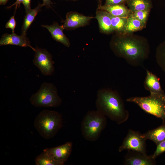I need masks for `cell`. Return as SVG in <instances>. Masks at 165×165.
<instances>
[{"label": "cell", "mask_w": 165, "mask_h": 165, "mask_svg": "<svg viewBox=\"0 0 165 165\" xmlns=\"http://www.w3.org/2000/svg\"><path fill=\"white\" fill-rule=\"evenodd\" d=\"M96 106L97 111L118 124L124 122L129 117V112L119 94L108 88L97 91Z\"/></svg>", "instance_id": "cell-1"}, {"label": "cell", "mask_w": 165, "mask_h": 165, "mask_svg": "<svg viewBox=\"0 0 165 165\" xmlns=\"http://www.w3.org/2000/svg\"><path fill=\"white\" fill-rule=\"evenodd\" d=\"M113 47L119 56L125 58L132 66H142L143 61L147 56V50L145 46L134 40H118L114 43Z\"/></svg>", "instance_id": "cell-2"}, {"label": "cell", "mask_w": 165, "mask_h": 165, "mask_svg": "<svg viewBox=\"0 0 165 165\" xmlns=\"http://www.w3.org/2000/svg\"><path fill=\"white\" fill-rule=\"evenodd\" d=\"M62 123V116L59 113L44 110L36 117L34 126L41 136L48 139L55 135L61 128Z\"/></svg>", "instance_id": "cell-3"}, {"label": "cell", "mask_w": 165, "mask_h": 165, "mask_svg": "<svg viewBox=\"0 0 165 165\" xmlns=\"http://www.w3.org/2000/svg\"><path fill=\"white\" fill-rule=\"evenodd\" d=\"M106 124L105 116L97 110L89 111L81 122L82 135L88 141H95L98 139Z\"/></svg>", "instance_id": "cell-4"}, {"label": "cell", "mask_w": 165, "mask_h": 165, "mask_svg": "<svg viewBox=\"0 0 165 165\" xmlns=\"http://www.w3.org/2000/svg\"><path fill=\"white\" fill-rule=\"evenodd\" d=\"M126 101L136 104L146 113L165 121V94H150L147 97H132Z\"/></svg>", "instance_id": "cell-5"}, {"label": "cell", "mask_w": 165, "mask_h": 165, "mask_svg": "<svg viewBox=\"0 0 165 165\" xmlns=\"http://www.w3.org/2000/svg\"><path fill=\"white\" fill-rule=\"evenodd\" d=\"M30 101L36 107H56L60 105L62 100L55 86L51 83L44 82L38 90L31 96Z\"/></svg>", "instance_id": "cell-6"}, {"label": "cell", "mask_w": 165, "mask_h": 165, "mask_svg": "<svg viewBox=\"0 0 165 165\" xmlns=\"http://www.w3.org/2000/svg\"><path fill=\"white\" fill-rule=\"evenodd\" d=\"M146 140L143 134L137 131L129 130L119 147V151L121 152L128 150L146 154Z\"/></svg>", "instance_id": "cell-7"}, {"label": "cell", "mask_w": 165, "mask_h": 165, "mask_svg": "<svg viewBox=\"0 0 165 165\" xmlns=\"http://www.w3.org/2000/svg\"><path fill=\"white\" fill-rule=\"evenodd\" d=\"M33 60L34 64L44 75H51L54 70V61L51 54L46 49L38 47L35 48Z\"/></svg>", "instance_id": "cell-8"}, {"label": "cell", "mask_w": 165, "mask_h": 165, "mask_svg": "<svg viewBox=\"0 0 165 165\" xmlns=\"http://www.w3.org/2000/svg\"><path fill=\"white\" fill-rule=\"evenodd\" d=\"M73 144L71 141L67 142L61 145L43 150L49 153L60 165H64L70 155Z\"/></svg>", "instance_id": "cell-9"}, {"label": "cell", "mask_w": 165, "mask_h": 165, "mask_svg": "<svg viewBox=\"0 0 165 165\" xmlns=\"http://www.w3.org/2000/svg\"><path fill=\"white\" fill-rule=\"evenodd\" d=\"M92 17L86 16L75 12H68L66 15L64 24V29H73L85 26L87 24Z\"/></svg>", "instance_id": "cell-10"}, {"label": "cell", "mask_w": 165, "mask_h": 165, "mask_svg": "<svg viewBox=\"0 0 165 165\" xmlns=\"http://www.w3.org/2000/svg\"><path fill=\"white\" fill-rule=\"evenodd\" d=\"M9 45L23 47H29L34 51L35 50V48L31 46L29 40L26 36L18 35L14 32H12L11 34L5 33L1 37L0 40V46Z\"/></svg>", "instance_id": "cell-11"}, {"label": "cell", "mask_w": 165, "mask_h": 165, "mask_svg": "<svg viewBox=\"0 0 165 165\" xmlns=\"http://www.w3.org/2000/svg\"><path fill=\"white\" fill-rule=\"evenodd\" d=\"M126 157L125 163L128 165H153L155 163V160L146 154L134 151Z\"/></svg>", "instance_id": "cell-12"}, {"label": "cell", "mask_w": 165, "mask_h": 165, "mask_svg": "<svg viewBox=\"0 0 165 165\" xmlns=\"http://www.w3.org/2000/svg\"><path fill=\"white\" fill-rule=\"evenodd\" d=\"M146 90L150 94H164L161 86L159 79L152 72L146 70V76L144 83Z\"/></svg>", "instance_id": "cell-13"}, {"label": "cell", "mask_w": 165, "mask_h": 165, "mask_svg": "<svg viewBox=\"0 0 165 165\" xmlns=\"http://www.w3.org/2000/svg\"><path fill=\"white\" fill-rule=\"evenodd\" d=\"M42 26L48 29L54 40L67 47L70 46L69 40L63 32L64 29L62 25L60 26L57 23L54 22L50 25H43Z\"/></svg>", "instance_id": "cell-14"}, {"label": "cell", "mask_w": 165, "mask_h": 165, "mask_svg": "<svg viewBox=\"0 0 165 165\" xmlns=\"http://www.w3.org/2000/svg\"><path fill=\"white\" fill-rule=\"evenodd\" d=\"M95 18L98 21L100 30L102 32L108 33L113 31L109 13L104 10L97 9Z\"/></svg>", "instance_id": "cell-15"}, {"label": "cell", "mask_w": 165, "mask_h": 165, "mask_svg": "<svg viewBox=\"0 0 165 165\" xmlns=\"http://www.w3.org/2000/svg\"><path fill=\"white\" fill-rule=\"evenodd\" d=\"M97 9L105 11L114 16L128 18L131 10L123 4L106 6L99 5Z\"/></svg>", "instance_id": "cell-16"}, {"label": "cell", "mask_w": 165, "mask_h": 165, "mask_svg": "<svg viewBox=\"0 0 165 165\" xmlns=\"http://www.w3.org/2000/svg\"><path fill=\"white\" fill-rule=\"evenodd\" d=\"M143 135L146 140H150L157 145L165 140V121L160 126L148 131Z\"/></svg>", "instance_id": "cell-17"}, {"label": "cell", "mask_w": 165, "mask_h": 165, "mask_svg": "<svg viewBox=\"0 0 165 165\" xmlns=\"http://www.w3.org/2000/svg\"><path fill=\"white\" fill-rule=\"evenodd\" d=\"M42 7V4L39 3L35 9H31L26 13L22 26L21 35L26 36L28 30L34 20L38 13L40 11Z\"/></svg>", "instance_id": "cell-18"}, {"label": "cell", "mask_w": 165, "mask_h": 165, "mask_svg": "<svg viewBox=\"0 0 165 165\" xmlns=\"http://www.w3.org/2000/svg\"><path fill=\"white\" fill-rule=\"evenodd\" d=\"M126 2L132 12L150 9L152 6L150 0H127Z\"/></svg>", "instance_id": "cell-19"}, {"label": "cell", "mask_w": 165, "mask_h": 165, "mask_svg": "<svg viewBox=\"0 0 165 165\" xmlns=\"http://www.w3.org/2000/svg\"><path fill=\"white\" fill-rule=\"evenodd\" d=\"M36 165H60L49 153L43 150V152L35 159Z\"/></svg>", "instance_id": "cell-20"}, {"label": "cell", "mask_w": 165, "mask_h": 165, "mask_svg": "<svg viewBox=\"0 0 165 165\" xmlns=\"http://www.w3.org/2000/svg\"><path fill=\"white\" fill-rule=\"evenodd\" d=\"M145 24L131 16L127 18L123 31L130 32L140 30L144 27Z\"/></svg>", "instance_id": "cell-21"}, {"label": "cell", "mask_w": 165, "mask_h": 165, "mask_svg": "<svg viewBox=\"0 0 165 165\" xmlns=\"http://www.w3.org/2000/svg\"><path fill=\"white\" fill-rule=\"evenodd\" d=\"M109 13L113 30L117 31H123L127 18L114 16Z\"/></svg>", "instance_id": "cell-22"}, {"label": "cell", "mask_w": 165, "mask_h": 165, "mask_svg": "<svg viewBox=\"0 0 165 165\" xmlns=\"http://www.w3.org/2000/svg\"><path fill=\"white\" fill-rule=\"evenodd\" d=\"M157 61L159 66L165 73V43L161 45L158 49Z\"/></svg>", "instance_id": "cell-23"}, {"label": "cell", "mask_w": 165, "mask_h": 165, "mask_svg": "<svg viewBox=\"0 0 165 165\" xmlns=\"http://www.w3.org/2000/svg\"><path fill=\"white\" fill-rule=\"evenodd\" d=\"M149 9L133 12L131 15L141 21L145 24L147 18Z\"/></svg>", "instance_id": "cell-24"}, {"label": "cell", "mask_w": 165, "mask_h": 165, "mask_svg": "<svg viewBox=\"0 0 165 165\" xmlns=\"http://www.w3.org/2000/svg\"><path fill=\"white\" fill-rule=\"evenodd\" d=\"M165 152V140L160 143L157 145L154 153L151 156L154 159Z\"/></svg>", "instance_id": "cell-25"}, {"label": "cell", "mask_w": 165, "mask_h": 165, "mask_svg": "<svg viewBox=\"0 0 165 165\" xmlns=\"http://www.w3.org/2000/svg\"><path fill=\"white\" fill-rule=\"evenodd\" d=\"M16 25V21L15 20L14 15L11 17L7 22L5 27L7 28H10L12 30V32H14V29Z\"/></svg>", "instance_id": "cell-26"}, {"label": "cell", "mask_w": 165, "mask_h": 165, "mask_svg": "<svg viewBox=\"0 0 165 165\" xmlns=\"http://www.w3.org/2000/svg\"><path fill=\"white\" fill-rule=\"evenodd\" d=\"M126 1L127 0H105L104 5L108 6L122 4Z\"/></svg>", "instance_id": "cell-27"}, {"label": "cell", "mask_w": 165, "mask_h": 165, "mask_svg": "<svg viewBox=\"0 0 165 165\" xmlns=\"http://www.w3.org/2000/svg\"><path fill=\"white\" fill-rule=\"evenodd\" d=\"M31 0H24L23 3L25 8L26 13L28 12L31 9Z\"/></svg>", "instance_id": "cell-28"}, {"label": "cell", "mask_w": 165, "mask_h": 165, "mask_svg": "<svg viewBox=\"0 0 165 165\" xmlns=\"http://www.w3.org/2000/svg\"><path fill=\"white\" fill-rule=\"evenodd\" d=\"M24 0H16L15 2L13 4L7 7V9H10L12 7L14 6H16L15 9L16 10V9L17 7H19L21 4L23 3Z\"/></svg>", "instance_id": "cell-29"}, {"label": "cell", "mask_w": 165, "mask_h": 165, "mask_svg": "<svg viewBox=\"0 0 165 165\" xmlns=\"http://www.w3.org/2000/svg\"><path fill=\"white\" fill-rule=\"evenodd\" d=\"M43 3L42 4V7L46 6L47 8L51 7V6L53 3L51 0H42Z\"/></svg>", "instance_id": "cell-30"}, {"label": "cell", "mask_w": 165, "mask_h": 165, "mask_svg": "<svg viewBox=\"0 0 165 165\" xmlns=\"http://www.w3.org/2000/svg\"><path fill=\"white\" fill-rule=\"evenodd\" d=\"M9 0H0V5H5L8 1Z\"/></svg>", "instance_id": "cell-31"}, {"label": "cell", "mask_w": 165, "mask_h": 165, "mask_svg": "<svg viewBox=\"0 0 165 165\" xmlns=\"http://www.w3.org/2000/svg\"><path fill=\"white\" fill-rule=\"evenodd\" d=\"M97 1L99 2V5H101V0H97Z\"/></svg>", "instance_id": "cell-32"}, {"label": "cell", "mask_w": 165, "mask_h": 165, "mask_svg": "<svg viewBox=\"0 0 165 165\" xmlns=\"http://www.w3.org/2000/svg\"><path fill=\"white\" fill-rule=\"evenodd\" d=\"M69 0V1H78V0Z\"/></svg>", "instance_id": "cell-33"}]
</instances>
